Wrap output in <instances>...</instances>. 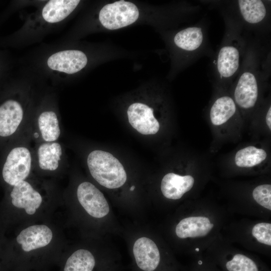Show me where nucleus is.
I'll use <instances>...</instances> for the list:
<instances>
[{"label":"nucleus","instance_id":"nucleus-1","mask_svg":"<svg viewBox=\"0 0 271 271\" xmlns=\"http://www.w3.org/2000/svg\"><path fill=\"white\" fill-rule=\"evenodd\" d=\"M232 214L226 207L192 203L175 227L176 236L186 241L192 256L204 252L222 234Z\"/></svg>","mask_w":271,"mask_h":271},{"label":"nucleus","instance_id":"nucleus-2","mask_svg":"<svg viewBox=\"0 0 271 271\" xmlns=\"http://www.w3.org/2000/svg\"><path fill=\"white\" fill-rule=\"evenodd\" d=\"M222 235L230 242L252 252L270 256V220L245 217L231 220L226 224Z\"/></svg>","mask_w":271,"mask_h":271},{"label":"nucleus","instance_id":"nucleus-3","mask_svg":"<svg viewBox=\"0 0 271 271\" xmlns=\"http://www.w3.org/2000/svg\"><path fill=\"white\" fill-rule=\"evenodd\" d=\"M203 253L220 271H270L255 254L230 242L222 234Z\"/></svg>","mask_w":271,"mask_h":271},{"label":"nucleus","instance_id":"nucleus-4","mask_svg":"<svg viewBox=\"0 0 271 271\" xmlns=\"http://www.w3.org/2000/svg\"><path fill=\"white\" fill-rule=\"evenodd\" d=\"M229 26L214 63L216 79L223 83L237 77L245 53L243 54L244 43L239 36L237 30L234 26Z\"/></svg>","mask_w":271,"mask_h":271},{"label":"nucleus","instance_id":"nucleus-5","mask_svg":"<svg viewBox=\"0 0 271 271\" xmlns=\"http://www.w3.org/2000/svg\"><path fill=\"white\" fill-rule=\"evenodd\" d=\"M255 58L254 51L251 49L246 51L240 70L236 78L232 98L237 106L243 110L252 109L258 100L261 77Z\"/></svg>","mask_w":271,"mask_h":271},{"label":"nucleus","instance_id":"nucleus-6","mask_svg":"<svg viewBox=\"0 0 271 271\" xmlns=\"http://www.w3.org/2000/svg\"><path fill=\"white\" fill-rule=\"evenodd\" d=\"M87 163L92 177L101 185L108 189L123 186L127 179L123 166L111 154L94 150L87 157Z\"/></svg>","mask_w":271,"mask_h":271},{"label":"nucleus","instance_id":"nucleus-7","mask_svg":"<svg viewBox=\"0 0 271 271\" xmlns=\"http://www.w3.org/2000/svg\"><path fill=\"white\" fill-rule=\"evenodd\" d=\"M139 16L135 5L122 0L104 6L99 12V19L105 28L116 30L133 23Z\"/></svg>","mask_w":271,"mask_h":271},{"label":"nucleus","instance_id":"nucleus-8","mask_svg":"<svg viewBox=\"0 0 271 271\" xmlns=\"http://www.w3.org/2000/svg\"><path fill=\"white\" fill-rule=\"evenodd\" d=\"M173 41L178 48L186 53L192 63L203 54L207 49L206 29L203 24L187 27L177 33Z\"/></svg>","mask_w":271,"mask_h":271},{"label":"nucleus","instance_id":"nucleus-9","mask_svg":"<svg viewBox=\"0 0 271 271\" xmlns=\"http://www.w3.org/2000/svg\"><path fill=\"white\" fill-rule=\"evenodd\" d=\"M31 164V153L27 148L19 147L14 148L8 155L4 165L2 171L4 180L14 186L28 176Z\"/></svg>","mask_w":271,"mask_h":271},{"label":"nucleus","instance_id":"nucleus-10","mask_svg":"<svg viewBox=\"0 0 271 271\" xmlns=\"http://www.w3.org/2000/svg\"><path fill=\"white\" fill-rule=\"evenodd\" d=\"M77 196L80 204L90 216L100 218L108 214L109 207L106 199L92 183L84 182L79 184Z\"/></svg>","mask_w":271,"mask_h":271},{"label":"nucleus","instance_id":"nucleus-11","mask_svg":"<svg viewBox=\"0 0 271 271\" xmlns=\"http://www.w3.org/2000/svg\"><path fill=\"white\" fill-rule=\"evenodd\" d=\"M154 109L139 102L131 104L127 111L130 124L139 132L144 135L154 134L160 129V124L153 114Z\"/></svg>","mask_w":271,"mask_h":271},{"label":"nucleus","instance_id":"nucleus-12","mask_svg":"<svg viewBox=\"0 0 271 271\" xmlns=\"http://www.w3.org/2000/svg\"><path fill=\"white\" fill-rule=\"evenodd\" d=\"M87 62V57L82 51L65 50L51 55L48 59L47 64L53 70L73 74L83 68Z\"/></svg>","mask_w":271,"mask_h":271},{"label":"nucleus","instance_id":"nucleus-13","mask_svg":"<svg viewBox=\"0 0 271 271\" xmlns=\"http://www.w3.org/2000/svg\"><path fill=\"white\" fill-rule=\"evenodd\" d=\"M195 182V178L192 175L182 176L171 172L166 174L162 178L161 191L166 198L178 200L193 188Z\"/></svg>","mask_w":271,"mask_h":271},{"label":"nucleus","instance_id":"nucleus-14","mask_svg":"<svg viewBox=\"0 0 271 271\" xmlns=\"http://www.w3.org/2000/svg\"><path fill=\"white\" fill-rule=\"evenodd\" d=\"M10 195L13 205L24 209L29 215L34 214L42 202L40 194L24 180L14 186Z\"/></svg>","mask_w":271,"mask_h":271},{"label":"nucleus","instance_id":"nucleus-15","mask_svg":"<svg viewBox=\"0 0 271 271\" xmlns=\"http://www.w3.org/2000/svg\"><path fill=\"white\" fill-rule=\"evenodd\" d=\"M235 6L242 21L249 26H261L268 17V7L265 1L239 0Z\"/></svg>","mask_w":271,"mask_h":271},{"label":"nucleus","instance_id":"nucleus-16","mask_svg":"<svg viewBox=\"0 0 271 271\" xmlns=\"http://www.w3.org/2000/svg\"><path fill=\"white\" fill-rule=\"evenodd\" d=\"M53 233L45 225L31 226L23 230L17 237V241L26 252L43 247L51 241Z\"/></svg>","mask_w":271,"mask_h":271},{"label":"nucleus","instance_id":"nucleus-17","mask_svg":"<svg viewBox=\"0 0 271 271\" xmlns=\"http://www.w3.org/2000/svg\"><path fill=\"white\" fill-rule=\"evenodd\" d=\"M23 118L21 104L9 100L0 106V136L6 137L13 134L18 129Z\"/></svg>","mask_w":271,"mask_h":271},{"label":"nucleus","instance_id":"nucleus-18","mask_svg":"<svg viewBox=\"0 0 271 271\" xmlns=\"http://www.w3.org/2000/svg\"><path fill=\"white\" fill-rule=\"evenodd\" d=\"M236 111L237 105L232 97L222 95L213 103L210 110V119L214 125H220L233 117Z\"/></svg>","mask_w":271,"mask_h":271},{"label":"nucleus","instance_id":"nucleus-19","mask_svg":"<svg viewBox=\"0 0 271 271\" xmlns=\"http://www.w3.org/2000/svg\"><path fill=\"white\" fill-rule=\"evenodd\" d=\"M79 2V0L50 1L43 9L42 16L47 22H59L68 16Z\"/></svg>","mask_w":271,"mask_h":271},{"label":"nucleus","instance_id":"nucleus-20","mask_svg":"<svg viewBox=\"0 0 271 271\" xmlns=\"http://www.w3.org/2000/svg\"><path fill=\"white\" fill-rule=\"evenodd\" d=\"M62 154V147L57 142H46L38 149V163L44 170L55 171L59 167Z\"/></svg>","mask_w":271,"mask_h":271},{"label":"nucleus","instance_id":"nucleus-21","mask_svg":"<svg viewBox=\"0 0 271 271\" xmlns=\"http://www.w3.org/2000/svg\"><path fill=\"white\" fill-rule=\"evenodd\" d=\"M96 264V259L90 251L80 249L67 258L63 271H94Z\"/></svg>","mask_w":271,"mask_h":271},{"label":"nucleus","instance_id":"nucleus-22","mask_svg":"<svg viewBox=\"0 0 271 271\" xmlns=\"http://www.w3.org/2000/svg\"><path fill=\"white\" fill-rule=\"evenodd\" d=\"M38 126L43 139L46 142H54L61 133L56 114L52 111L42 112L38 118Z\"/></svg>","mask_w":271,"mask_h":271},{"label":"nucleus","instance_id":"nucleus-23","mask_svg":"<svg viewBox=\"0 0 271 271\" xmlns=\"http://www.w3.org/2000/svg\"><path fill=\"white\" fill-rule=\"evenodd\" d=\"M266 157V153L264 150L248 146L237 152L234 161L238 167L250 168L262 163Z\"/></svg>","mask_w":271,"mask_h":271},{"label":"nucleus","instance_id":"nucleus-24","mask_svg":"<svg viewBox=\"0 0 271 271\" xmlns=\"http://www.w3.org/2000/svg\"><path fill=\"white\" fill-rule=\"evenodd\" d=\"M192 257L193 259L189 271H220L203 252L192 256Z\"/></svg>","mask_w":271,"mask_h":271},{"label":"nucleus","instance_id":"nucleus-25","mask_svg":"<svg viewBox=\"0 0 271 271\" xmlns=\"http://www.w3.org/2000/svg\"><path fill=\"white\" fill-rule=\"evenodd\" d=\"M265 121L269 129H271V107L268 108L265 116Z\"/></svg>","mask_w":271,"mask_h":271},{"label":"nucleus","instance_id":"nucleus-26","mask_svg":"<svg viewBox=\"0 0 271 271\" xmlns=\"http://www.w3.org/2000/svg\"><path fill=\"white\" fill-rule=\"evenodd\" d=\"M134 186H131V188H130V190L132 191V190H134Z\"/></svg>","mask_w":271,"mask_h":271}]
</instances>
